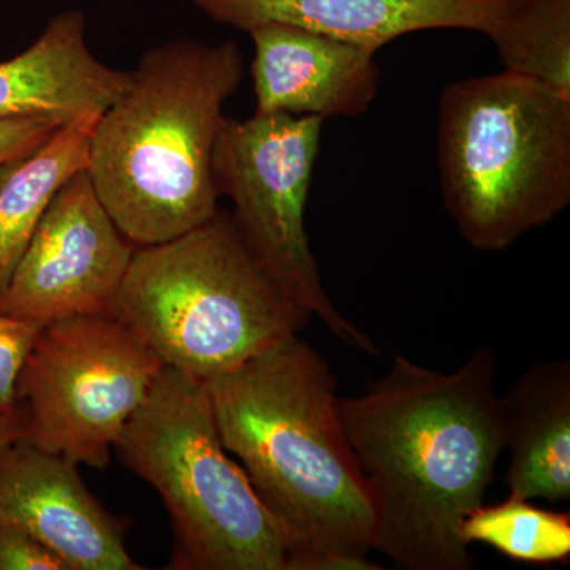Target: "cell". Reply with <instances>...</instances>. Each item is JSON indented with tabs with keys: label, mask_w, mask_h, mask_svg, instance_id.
Returning a JSON list of instances; mask_svg holds the SVG:
<instances>
[{
	"label": "cell",
	"mask_w": 570,
	"mask_h": 570,
	"mask_svg": "<svg viewBox=\"0 0 570 570\" xmlns=\"http://www.w3.org/2000/svg\"><path fill=\"white\" fill-rule=\"evenodd\" d=\"M243 78L234 41H165L142 52L126 91L97 119L86 171L135 246L174 239L219 212L214 151L224 104Z\"/></svg>",
	"instance_id": "obj_3"
},
{
	"label": "cell",
	"mask_w": 570,
	"mask_h": 570,
	"mask_svg": "<svg viewBox=\"0 0 570 570\" xmlns=\"http://www.w3.org/2000/svg\"><path fill=\"white\" fill-rule=\"evenodd\" d=\"M132 71L112 69L86 43L81 10H63L28 50L0 62V119H45L63 127L104 112L129 86Z\"/></svg>",
	"instance_id": "obj_13"
},
{
	"label": "cell",
	"mask_w": 570,
	"mask_h": 570,
	"mask_svg": "<svg viewBox=\"0 0 570 570\" xmlns=\"http://www.w3.org/2000/svg\"><path fill=\"white\" fill-rule=\"evenodd\" d=\"M111 314L165 366L206 384L299 335L313 318L220 209L174 239L137 247Z\"/></svg>",
	"instance_id": "obj_4"
},
{
	"label": "cell",
	"mask_w": 570,
	"mask_h": 570,
	"mask_svg": "<svg viewBox=\"0 0 570 570\" xmlns=\"http://www.w3.org/2000/svg\"><path fill=\"white\" fill-rule=\"evenodd\" d=\"M445 208L472 249L501 253L570 204V96L512 71L439 97Z\"/></svg>",
	"instance_id": "obj_5"
},
{
	"label": "cell",
	"mask_w": 570,
	"mask_h": 570,
	"mask_svg": "<svg viewBox=\"0 0 570 570\" xmlns=\"http://www.w3.org/2000/svg\"><path fill=\"white\" fill-rule=\"evenodd\" d=\"M485 36L505 71L570 96V0H501Z\"/></svg>",
	"instance_id": "obj_16"
},
{
	"label": "cell",
	"mask_w": 570,
	"mask_h": 570,
	"mask_svg": "<svg viewBox=\"0 0 570 570\" xmlns=\"http://www.w3.org/2000/svg\"><path fill=\"white\" fill-rule=\"evenodd\" d=\"M325 119L254 112L225 118L216 151L217 193L230 198L239 234L266 272L295 303L346 346L370 355L379 348L326 295L305 227V209Z\"/></svg>",
	"instance_id": "obj_7"
},
{
	"label": "cell",
	"mask_w": 570,
	"mask_h": 570,
	"mask_svg": "<svg viewBox=\"0 0 570 570\" xmlns=\"http://www.w3.org/2000/svg\"><path fill=\"white\" fill-rule=\"evenodd\" d=\"M0 570H70L50 549L18 528L0 524Z\"/></svg>",
	"instance_id": "obj_19"
},
{
	"label": "cell",
	"mask_w": 570,
	"mask_h": 570,
	"mask_svg": "<svg viewBox=\"0 0 570 570\" xmlns=\"http://www.w3.org/2000/svg\"><path fill=\"white\" fill-rule=\"evenodd\" d=\"M498 360L480 347L452 373L396 355L358 396H340L344 433L365 478L371 551L406 570H469L461 521L485 501L504 423Z\"/></svg>",
	"instance_id": "obj_1"
},
{
	"label": "cell",
	"mask_w": 570,
	"mask_h": 570,
	"mask_svg": "<svg viewBox=\"0 0 570 570\" xmlns=\"http://www.w3.org/2000/svg\"><path fill=\"white\" fill-rule=\"evenodd\" d=\"M26 426H28V414L22 404L11 414L0 415V449L24 438Z\"/></svg>",
	"instance_id": "obj_21"
},
{
	"label": "cell",
	"mask_w": 570,
	"mask_h": 570,
	"mask_svg": "<svg viewBox=\"0 0 570 570\" xmlns=\"http://www.w3.org/2000/svg\"><path fill=\"white\" fill-rule=\"evenodd\" d=\"M460 535L466 546L485 543L513 561L553 564L570 557V515L509 497L469 512Z\"/></svg>",
	"instance_id": "obj_17"
},
{
	"label": "cell",
	"mask_w": 570,
	"mask_h": 570,
	"mask_svg": "<svg viewBox=\"0 0 570 570\" xmlns=\"http://www.w3.org/2000/svg\"><path fill=\"white\" fill-rule=\"evenodd\" d=\"M59 129L45 119H0V163L39 148Z\"/></svg>",
	"instance_id": "obj_20"
},
{
	"label": "cell",
	"mask_w": 570,
	"mask_h": 570,
	"mask_svg": "<svg viewBox=\"0 0 570 570\" xmlns=\"http://www.w3.org/2000/svg\"><path fill=\"white\" fill-rule=\"evenodd\" d=\"M0 524L39 540L70 570H141L78 464L22 439L0 449Z\"/></svg>",
	"instance_id": "obj_10"
},
{
	"label": "cell",
	"mask_w": 570,
	"mask_h": 570,
	"mask_svg": "<svg viewBox=\"0 0 570 570\" xmlns=\"http://www.w3.org/2000/svg\"><path fill=\"white\" fill-rule=\"evenodd\" d=\"M220 441L283 531L288 570H376L370 497L337 381L299 335L208 384Z\"/></svg>",
	"instance_id": "obj_2"
},
{
	"label": "cell",
	"mask_w": 570,
	"mask_h": 570,
	"mask_svg": "<svg viewBox=\"0 0 570 570\" xmlns=\"http://www.w3.org/2000/svg\"><path fill=\"white\" fill-rule=\"evenodd\" d=\"M135 250L82 170L63 184L41 216L0 292V311L41 326L111 314Z\"/></svg>",
	"instance_id": "obj_9"
},
{
	"label": "cell",
	"mask_w": 570,
	"mask_h": 570,
	"mask_svg": "<svg viewBox=\"0 0 570 570\" xmlns=\"http://www.w3.org/2000/svg\"><path fill=\"white\" fill-rule=\"evenodd\" d=\"M206 17L239 31L284 22L377 52L397 37L431 29L485 33L501 0H193Z\"/></svg>",
	"instance_id": "obj_12"
},
{
	"label": "cell",
	"mask_w": 570,
	"mask_h": 570,
	"mask_svg": "<svg viewBox=\"0 0 570 570\" xmlns=\"http://www.w3.org/2000/svg\"><path fill=\"white\" fill-rule=\"evenodd\" d=\"M164 363L112 314L41 326L18 379L22 441L78 466L104 469Z\"/></svg>",
	"instance_id": "obj_8"
},
{
	"label": "cell",
	"mask_w": 570,
	"mask_h": 570,
	"mask_svg": "<svg viewBox=\"0 0 570 570\" xmlns=\"http://www.w3.org/2000/svg\"><path fill=\"white\" fill-rule=\"evenodd\" d=\"M100 115L85 112L39 148L0 163V292L52 198L71 176L88 167L91 135Z\"/></svg>",
	"instance_id": "obj_15"
},
{
	"label": "cell",
	"mask_w": 570,
	"mask_h": 570,
	"mask_svg": "<svg viewBox=\"0 0 570 570\" xmlns=\"http://www.w3.org/2000/svg\"><path fill=\"white\" fill-rule=\"evenodd\" d=\"M499 403L509 452V497L569 501V360L534 363Z\"/></svg>",
	"instance_id": "obj_14"
},
{
	"label": "cell",
	"mask_w": 570,
	"mask_h": 570,
	"mask_svg": "<svg viewBox=\"0 0 570 570\" xmlns=\"http://www.w3.org/2000/svg\"><path fill=\"white\" fill-rule=\"evenodd\" d=\"M41 325L0 311V415L20 407L18 379L39 336Z\"/></svg>",
	"instance_id": "obj_18"
},
{
	"label": "cell",
	"mask_w": 570,
	"mask_h": 570,
	"mask_svg": "<svg viewBox=\"0 0 570 570\" xmlns=\"http://www.w3.org/2000/svg\"><path fill=\"white\" fill-rule=\"evenodd\" d=\"M116 450L170 513L181 570H288L287 542L220 441L208 385L164 366Z\"/></svg>",
	"instance_id": "obj_6"
},
{
	"label": "cell",
	"mask_w": 570,
	"mask_h": 570,
	"mask_svg": "<svg viewBox=\"0 0 570 570\" xmlns=\"http://www.w3.org/2000/svg\"><path fill=\"white\" fill-rule=\"evenodd\" d=\"M255 112L356 119L376 99V52L284 22L249 31Z\"/></svg>",
	"instance_id": "obj_11"
}]
</instances>
